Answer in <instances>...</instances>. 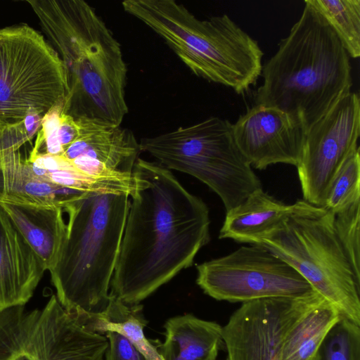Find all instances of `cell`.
I'll return each instance as SVG.
<instances>
[{
  "mask_svg": "<svg viewBox=\"0 0 360 360\" xmlns=\"http://www.w3.org/2000/svg\"><path fill=\"white\" fill-rule=\"evenodd\" d=\"M66 72L63 112L120 126L128 112L127 68L121 45L83 0L27 1Z\"/></svg>",
  "mask_w": 360,
  "mask_h": 360,
  "instance_id": "7a4b0ae2",
  "label": "cell"
},
{
  "mask_svg": "<svg viewBox=\"0 0 360 360\" xmlns=\"http://www.w3.org/2000/svg\"><path fill=\"white\" fill-rule=\"evenodd\" d=\"M333 221L334 214L326 208L298 200L259 245L292 266L342 318L360 326V283L339 244Z\"/></svg>",
  "mask_w": 360,
  "mask_h": 360,
  "instance_id": "8992f818",
  "label": "cell"
},
{
  "mask_svg": "<svg viewBox=\"0 0 360 360\" xmlns=\"http://www.w3.org/2000/svg\"><path fill=\"white\" fill-rule=\"evenodd\" d=\"M337 34L349 56H360V0H307Z\"/></svg>",
  "mask_w": 360,
  "mask_h": 360,
  "instance_id": "7402d4cb",
  "label": "cell"
},
{
  "mask_svg": "<svg viewBox=\"0 0 360 360\" xmlns=\"http://www.w3.org/2000/svg\"><path fill=\"white\" fill-rule=\"evenodd\" d=\"M108 340L67 312L55 295L41 309L0 311V360H104Z\"/></svg>",
  "mask_w": 360,
  "mask_h": 360,
  "instance_id": "9c48e42d",
  "label": "cell"
},
{
  "mask_svg": "<svg viewBox=\"0 0 360 360\" xmlns=\"http://www.w3.org/2000/svg\"><path fill=\"white\" fill-rule=\"evenodd\" d=\"M76 120L79 135L62 156L69 160L82 158L118 173H133L141 151L130 130L86 119Z\"/></svg>",
  "mask_w": 360,
  "mask_h": 360,
  "instance_id": "2e32d148",
  "label": "cell"
},
{
  "mask_svg": "<svg viewBox=\"0 0 360 360\" xmlns=\"http://www.w3.org/2000/svg\"><path fill=\"white\" fill-rule=\"evenodd\" d=\"M124 11L160 36L197 75L248 92L261 75L258 42L226 14L200 20L174 0H125Z\"/></svg>",
  "mask_w": 360,
  "mask_h": 360,
  "instance_id": "5b68a950",
  "label": "cell"
},
{
  "mask_svg": "<svg viewBox=\"0 0 360 360\" xmlns=\"http://www.w3.org/2000/svg\"><path fill=\"white\" fill-rule=\"evenodd\" d=\"M291 207L269 195L262 188H258L226 212L219 238L259 245L262 238L283 221Z\"/></svg>",
  "mask_w": 360,
  "mask_h": 360,
  "instance_id": "ac0fdd59",
  "label": "cell"
},
{
  "mask_svg": "<svg viewBox=\"0 0 360 360\" xmlns=\"http://www.w3.org/2000/svg\"><path fill=\"white\" fill-rule=\"evenodd\" d=\"M197 284L211 297L229 302L300 298L315 292L292 266L261 245L241 246L197 266Z\"/></svg>",
  "mask_w": 360,
  "mask_h": 360,
  "instance_id": "30bf717a",
  "label": "cell"
},
{
  "mask_svg": "<svg viewBox=\"0 0 360 360\" xmlns=\"http://www.w3.org/2000/svg\"><path fill=\"white\" fill-rule=\"evenodd\" d=\"M240 150L252 167L265 169L277 163L297 166L306 131L286 113L255 105L232 124Z\"/></svg>",
  "mask_w": 360,
  "mask_h": 360,
  "instance_id": "4fadbf2b",
  "label": "cell"
},
{
  "mask_svg": "<svg viewBox=\"0 0 360 360\" xmlns=\"http://www.w3.org/2000/svg\"><path fill=\"white\" fill-rule=\"evenodd\" d=\"M255 105L276 108L306 132L351 91L349 56L324 18L307 1L299 20L262 66Z\"/></svg>",
  "mask_w": 360,
  "mask_h": 360,
  "instance_id": "3957f363",
  "label": "cell"
},
{
  "mask_svg": "<svg viewBox=\"0 0 360 360\" xmlns=\"http://www.w3.org/2000/svg\"><path fill=\"white\" fill-rule=\"evenodd\" d=\"M139 145L141 152L149 153L167 169L191 175L206 184L220 198L226 212L262 188L226 120L211 117L145 137Z\"/></svg>",
  "mask_w": 360,
  "mask_h": 360,
  "instance_id": "52a82bcc",
  "label": "cell"
},
{
  "mask_svg": "<svg viewBox=\"0 0 360 360\" xmlns=\"http://www.w3.org/2000/svg\"><path fill=\"white\" fill-rule=\"evenodd\" d=\"M45 271L41 259L0 207V311L25 306Z\"/></svg>",
  "mask_w": 360,
  "mask_h": 360,
  "instance_id": "5bb4252c",
  "label": "cell"
},
{
  "mask_svg": "<svg viewBox=\"0 0 360 360\" xmlns=\"http://www.w3.org/2000/svg\"><path fill=\"white\" fill-rule=\"evenodd\" d=\"M126 193H85L63 209L67 233L49 271L56 297L86 326L105 314L130 205Z\"/></svg>",
  "mask_w": 360,
  "mask_h": 360,
  "instance_id": "277c9868",
  "label": "cell"
},
{
  "mask_svg": "<svg viewBox=\"0 0 360 360\" xmlns=\"http://www.w3.org/2000/svg\"><path fill=\"white\" fill-rule=\"evenodd\" d=\"M63 100L59 101L44 115L41 127L37 134L33 150L39 151L44 147V153L63 155V148L58 139V127L60 117L63 112Z\"/></svg>",
  "mask_w": 360,
  "mask_h": 360,
  "instance_id": "484cf974",
  "label": "cell"
},
{
  "mask_svg": "<svg viewBox=\"0 0 360 360\" xmlns=\"http://www.w3.org/2000/svg\"><path fill=\"white\" fill-rule=\"evenodd\" d=\"M78 135L77 121L62 112L59 121L58 139L63 152L77 138Z\"/></svg>",
  "mask_w": 360,
  "mask_h": 360,
  "instance_id": "83f0119b",
  "label": "cell"
},
{
  "mask_svg": "<svg viewBox=\"0 0 360 360\" xmlns=\"http://www.w3.org/2000/svg\"><path fill=\"white\" fill-rule=\"evenodd\" d=\"M321 296L266 298L243 302L222 327L227 360H281L288 331Z\"/></svg>",
  "mask_w": 360,
  "mask_h": 360,
  "instance_id": "7c38bea8",
  "label": "cell"
},
{
  "mask_svg": "<svg viewBox=\"0 0 360 360\" xmlns=\"http://www.w3.org/2000/svg\"><path fill=\"white\" fill-rule=\"evenodd\" d=\"M333 224L339 244L360 283V201L334 214Z\"/></svg>",
  "mask_w": 360,
  "mask_h": 360,
  "instance_id": "d4e9b609",
  "label": "cell"
},
{
  "mask_svg": "<svg viewBox=\"0 0 360 360\" xmlns=\"http://www.w3.org/2000/svg\"><path fill=\"white\" fill-rule=\"evenodd\" d=\"M314 360H360V326L341 318L326 336Z\"/></svg>",
  "mask_w": 360,
  "mask_h": 360,
  "instance_id": "cb8c5ba5",
  "label": "cell"
},
{
  "mask_svg": "<svg viewBox=\"0 0 360 360\" xmlns=\"http://www.w3.org/2000/svg\"><path fill=\"white\" fill-rule=\"evenodd\" d=\"M165 340L158 342L162 360H216L223 343L222 326L191 314L169 319Z\"/></svg>",
  "mask_w": 360,
  "mask_h": 360,
  "instance_id": "d6986e66",
  "label": "cell"
},
{
  "mask_svg": "<svg viewBox=\"0 0 360 360\" xmlns=\"http://www.w3.org/2000/svg\"><path fill=\"white\" fill-rule=\"evenodd\" d=\"M359 147L345 160L326 196L323 207L335 214L360 201Z\"/></svg>",
  "mask_w": 360,
  "mask_h": 360,
  "instance_id": "603a6c76",
  "label": "cell"
},
{
  "mask_svg": "<svg viewBox=\"0 0 360 360\" xmlns=\"http://www.w3.org/2000/svg\"><path fill=\"white\" fill-rule=\"evenodd\" d=\"M146 323L141 305H127L112 295L105 314L86 327L100 334L117 332L130 340L148 360H162L157 350L158 341L151 342L144 335Z\"/></svg>",
  "mask_w": 360,
  "mask_h": 360,
  "instance_id": "44dd1931",
  "label": "cell"
},
{
  "mask_svg": "<svg viewBox=\"0 0 360 360\" xmlns=\"http://www.w3.org/2000/svg\"><path fill=\"white\" fill-rule=\"evenodd\" d=\"M67 89L64 64L39 32L26 24L0 29V129L31 112L44 117Z\"/></svg>",
  "mask_w": 360,
  "mask_h": 360,
  "instance_id": "ba28073f",
  "label": "cell"
},
{
  "mask_svg": "<svg viewBox=\"0 0 360 360\" xmlns=\"http://www.w3.org/2000/svg\"><path fill=\"white\" fill-rule=\"evenodd\" d=\"M108 347L106 360H148L136 347L127 338L117 332L105 333Z\"/></svg>",
  "mask_w": 360,
  "mask_h": 360,
  "instance_id": "4316f807",
  "label": "cell"
},
{
  "mask_svg": "<svg viewBox=\"0 0 360 360\" xmlns=\"http://www.w3.org/2000/svg\"><path fill=\"white\" fill-rule=\"evenodd\" d=\"M341 318L338 309L319 296L286 333L281 360H314L326 336Z\"/></svg>",
  "mask_w": 360,
  "mask_h": 360,
  "instance_id": "ffe728a7",
  "label": "cell"
},
{
  "mask_svg": "<svg viewBox=\"0 0 360 360\" xmlns=\"http://www.w3.org/2000/svg\"><path fill=\"white\" fill-rule=\"evenodd\" d=\"M84 193L36 175L19 149L0 146V203L64 209Z\"/></svg>",
  "mask_w": 360,
  "mask_h": 360,
  "instance_id": "9a60e30c",
  "label": "cell"
},
{
  "mask_svg": "<svg viewBox=\"0 0 360 360\" xmlns=\"http://www.w3.org/2000/svg\"><path fill=\"white\" fill-rule=\"evenodd\" d=\"M133 174L136 187L110 292L129 306L191 266L210 240L207 205L171 170L139 158Z\"/></svg>",
  "mask_w": 360,
  "mask_h": 360,
  "instance_id": "6da1fadb",
  "label": "cell"
},
{
  "mask_svg": "<svg viewBox=\"0 0 360 360\" xmlns=\"http://www.w3.org/2000/svg\"><path fill=\"white\" fill-rule=\"evenodd\" d=\"M47 271L56 265L67 233L62 207L0 203Z\"/></svg>",
  "mask_w": 360,
  "mask_h": 360,
  "instance_id": "e0dca14e",
  "label": "cell"
},
{
  "mask_svg": "<svg viewBox=\"0 0 360 360\" xmlns=\"http://www.w3.org/2000/svg\"><path fill=\"white\" fill-rule=\"evenodd\" d=\"M359 96L350 91L306 132L296 166L304 200L316 206H323L338 171L359 147Z\"/></svg>",
  "mask_w": 360,
  "mask_h": 360,
  "instance_id": "8fae6325",
  "label": "cell"
}]
</instances>
